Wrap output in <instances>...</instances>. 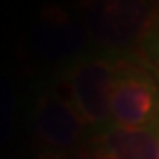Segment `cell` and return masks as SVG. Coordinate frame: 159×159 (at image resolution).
Masks as SVG:
<instances>
[{
    "label": "cell",
    "instance_id": "1",
    "mask_svg": "<svg viewBox=\"0 0 159 159\" xmlns=\"http://www.w3.org/2000/svg\"><path fill=\"white\" fill-rule=\"evenodd\" d=\"M115 65L104 60L79 63L69 81L71 104L86 125L104 123L111 115V96L117 84Z\"/></svg>",
    "mask_w": 159,
    "mask_h": 159
},
{
    "label": "cell",
    "instance_id": "2",
    "mask_svg": "<svg viewBox=\"0 0 159 159\" xmlns=\"http://www.w3.org/2000/svg\"><path fill=\"white\" fill-rule=\"evenodd\" d=\"M90 31L107 44H129L148 21L146 0H86Z\"/></svg>",
    "mask_w": 159,
    "mask_h": 159
},
{
    "label": "cell",
    "instance_id": "3",
    "mask_svg": "<svg viewBox=\"0 0 159 159\" xmlns=\"http://www.w3.org/2000/svg\"><path fill=\"white\" fill-rule=\"evenodd\" d=\"M84 121L73 107L71 100L46 96L39 102L35 111V132L48 146L71 148L83 134Z\"/></svg>",
    "mask_w": 159,
    "mask_h": 159
},
{
    "label": "cell",
    "instance_id": "4",
    "mask_svg": "<svg viewBox=\"0 0 159 159\" xmlns=\"http://www.w3.org/2000/svg\"><path fill=\"white\" fill-rule=\"evenodd\" d=\"M155 107V90L140 77H121L111 96V117L119 127L142 129Z\"/></svg>",
    "mask_w": 159,
    "mask_h": 159
},
{
    "label": "cell",
    "instance_id": "5",
    "mask_svg": "<svg viewBox=\"0 0 159 159\" xmlns=\"http://www.w3.org/2000/svg\"><path fill=\"white\" fill-rule=\"evenodd\" d=\"M157 152L159 142L144 127H117L106 136L98 155L100 159H157Z\"/></svg>",
    "mask_w": 159,
    "mask_h": 159
},
{
    "label": "cell",
    "instance_id": "6",
    "mask_svg": "<svg viewBox=\"0 0 159 159\" xmlns=\"http://www.w3.org/2000/svg\"><path fill=\"white\" fill-rule=\"evenodd\" d=\"M39 39H40V52L46 56L56 58H67L79 50L81 46V31L65 14L58 16H46L39 27Z\"/></svg>",
    "mask_w": 159,
    "mask_h": 159
},
{
    "label": "cell",
    "instance_id": "7",
    "mask_svg": "<svg viewBox=\"0 0 159 159\" xmlns=\"http://www.w3.org/2000/svg\"><path fill=\"white\" fill-rule=\"evenodd\" d=\"M14 100L4 81H0V140L8 134L14 117Z\"/></svg>",
    "mask_w": 159,
    "mask_h": 159
},
{
    "label": "cell",
    "instance_id": "8",
    "mask_svg": "<svg viewBox=\"0 0 159 159\" xmlns=\"http://www.w3.org/2000/svg\"><path fill=\"white\" fill-rule=\"evenodd\" d=\"M48 159H100L98 153H83V152H73V153H56Z\"/></svg>",
    "mask_w": 159,
    "mask_h": 159
},
{
    "label": "cell",
    "instance_id": "9",
    "mask_svg": "<svg viewBox=\"0 0 159 159\" xmlns=\"http://www.w3.org/2000/svg\"><path fill=\"white\" fill-rule=\"evenodd\" d=\"M157 159H159V152H157Z\"/></svg>",
    "mask_w": 159,
    "mask_h": 159
}]
</instances>
